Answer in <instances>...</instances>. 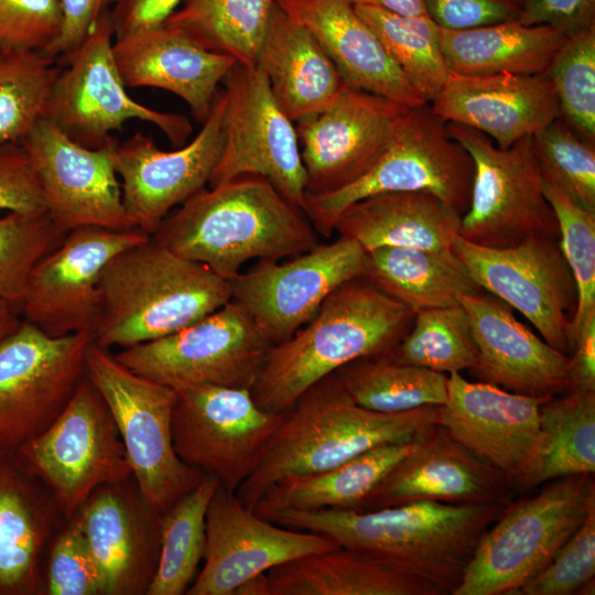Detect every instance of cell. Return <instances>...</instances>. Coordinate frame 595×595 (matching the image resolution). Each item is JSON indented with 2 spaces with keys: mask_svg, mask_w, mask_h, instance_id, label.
<instances>
[{
  "mask_svg": "<svg viewBox=\"0 0 595 595\" xmlns=\"http://www.w3.org/2000/svg\"><path fill=\"white\" fill-rule=\"evenodd\" d=\"M504 508L418 500L374 511L289 510L268 520L324 534L338 547L375 556L453 595L482 536Z\"/></svg>",
  "mask_w": 595,
  "mask_h": 595,
  "instance_id": "1",
  "label": "cell"
},
{
  "mask_svg": "<svg viewBox=\"0 0 595 595\" xmlns=\"http://www.w3.org/2000/svg\"><path fill=\"white\" fill-rule=\"evenodd\" d=\"M151 237L228 281L250 260L281 261L316 245L305 214L257 175L204 188L172 210Z\"/></svg>",
  "mask_w": 595,
  "mask_h": 595,
  "instance_id": "2",
  "label": "cell"
},
{
  "mask_svg": "<svg viewBox=\"0 0 595 595\" xmlns=\"http://www.w3.org/2000/svg\"><path fill=\"white\" fill-rule=\"evenodd\" d=\"M415 313L366 278L334 290L314 316L268 350L250 388L263 410L281 413L313 385L363 357L389 354Z\"/></svg>",
  "mask_w": 595,
  "mask_h": 595,
  "instance_id": "3",
  "label": "cell"
},
{
  "mask_svg": "<svg viewBox=\"0 0 595 595\" xmlns=\"http://www.w3.org/2000/svg\"><path fill=\"white\" fill-rule=\"evenodd\" d=\"M437 408L366 409L349 397L333 372L284 412L257 466L235 494L253 510L262 495L284 478L335 467L385 443L423 437L436 424Z\"/></svg>",
  "mask_w": 595,
  "mask_h": 595,
  "instance_id": "4",
  "label": "cell"
},
{
  "mask_svg": "<svg viewBox=\"0 0 595 595\" xmlns=\"http://www.w3.org/2000/svg\"><path fill=\"white\" fill-rule=\"evenodd\" d=\"M93 343L127 348L183 329L231 300L228 280L153 237L111 258L99 279Z\"/></svg>",
  "mask_w": 595,
  "mask_h": 595,
  "instance_id": "5",
  "label": "cell"
},
{
  "mask_svg": "<svg viewBox=\"0 0 595 595\" xmlns=\"http://www.w3.org/2000/svg\"><path fill=\"white\" fill-rule=\"evenodd\" d=\"M549 483L539 494L505 506L453 595H515L595 510L594 474Z\"/></svg>",
  "mask_w": 595,
  "mask_h": 595,
  "instance_id": "6",
  "label": "cell"
},
{
  "mask_svg": "<svg viewBox=\"0 0 595 595\" xmlns=\"http://www.w3.org/2000/svg\"><path fill=\"white\" fill-rule=\"evenodd\" d=\"M474 162L430 102L410 107L393 140L360 177L324 194H306L303 212L329 238L343 212L364 198L396 192H428L463 215L470 202Z\"/></svg>",
  "mask_w": 595,
  "mask_h": 595,
  "instance_id": "7",
  "label": "cell"
},
{
  "mask_svg": "<svg viewBox=\"0 0 595 595\" xmlns=\"http://www.w3.org/2000/svg\"><path fill=\"white\" fill-rule=\"evenodd\" d=\"M86 376L111 412L141 495L162 516L205 475L175 452L176 390L136 374L93 342L86 353Z\"/></svg>",
  "mask_w": 595,
  "mask_h": 595,
  "instance_id": "8",
  "label": "cell"
},
{
  "mask_svg": "<svg viewBox=\"0 0 595 595\" xmlns=\"http://www.w3.org/2000/svg\"><path fill=\"white\" fill-rule=\"evenodd\" d=\"M13 455L47 489L65 521L98 487L132 476L111 412L86 375L56 420Z\"/></svg>",
  "mask_w": 595,
  "mask_h": 595,
  "instance_id": "9",
  "label": "cell"
},
{
  "mask_svg": "<svg viewBox=\"0 0 595 595\" xmlns=\"http://www.w3.org/2000/svg\"><path fill=\"white\" fill-rule=\"evenodd\" d=\"M447 130L474 162L470 202L461 218L462 238L490 248L511 247L537 235L560 238L555 214L543 193L532 136L500 149L474 128L447 122Z\"/></svg>",
  "mask_w": 595,
  "mask_h": 595,
  "instance_id": "10",
  "label": "cell"
},
{
  "mask_svg": "<svg viewBox=\"0 0 595 595\" xmlns=\"http://www.w3.org/2000/svg\"><path fill=\"white\" fill-rule=\"evenodd\" d=\"M113 30L109 11L61 69L51 89L43 118L76 143L99 149L115 140L111 132L128 120L156 126L176 147L192 132L187 117L162 112L139 104L127 93L112 51Z\"/></svg>",
  "mask_w": 595,
  "mask_h": 595,
  "instance_id": "11",
  "label": "cell"
},
{
  "mask_svg": "<svg viewBox=\"0 0 595 595\" xmlns=\"http://www.w3.org/2000/svg\"><path fill=\"white\" fill-rule=\"evenodd\" d=\"M273 344L235 301L171 335L122 348L116 359L136 374L180 389H250Z\"/></svg>",
  "mask_w": 595,
  "mask_h": 595,
  "instance_id": "12",
  "label": "cell"
},
{
  "mask_svg": "<svg viewBox=\"0 0 595 595\" xmlns=\"http://www.w3.org/2000/svg\"><path fill=\"white\" fill-rule=\"evenodd\" d=\"M89 333L50 336L22 320L0 344V454H14L61 414L86 375Z\"/></svg>",
  "mask_w": 595,
  "mask_h": 595,
  "instance_id": "13",
  "label": "cell"
},
{
  "mask_svg": "<svg viewBox=\"0 0 595 595\" xmlns=\"http://www.w3.org/2000/svg\"><path fill=\"white\" fill-rule=\"evenodd\" d=\"M223 84L224 143L209 187L244 175L261 176L303 212L306 173L295 126L267 77L258 66L236 63Z\"/></svg>",
  "mask_w": 595,
  "mask_h": 595,
  "instance_id": "14",
  "label": "cell"
},
{
  "mask_svg": "<svg viewBox=\"0 0 595 595\" xmlns=\"http://www.w3.org/2000/svg\"><path fill=\"white\" fill-rule=\"evenodd\" d=\"M452 250L482 290L516 309L548 344L571 356L577 291L560 238L537 235L490 248L457 236Z\"/></svg>",
  "mask_w": 595,
  "mask_h": 595,
  "instance_id": "15",
  "label": "cell"
},
{
  "mask_svg": "<svg viewBox=\"0 0 595 595\" xmlns=\"http://www.w3.org/2000/svg\"><path fill=\"white\" fill-rule=\"evenodd\" d=\"M175 390L176 454L236 493L257 466L284 412L261 409L247 388L199 385Z\"/></svg>",
  "mask_w": 595,
  "mask_h": 595,
  "instance_id": "16",
  "label": "cell"
},
{
  "mask_svg": "<svg viewBox=\"0 0 595 595\" xmlns=\"http://www.w3.org/2000/svg\"><path fill=\"white\" fill-rule=\"evenodd\" d=\"M365 256L355 240L339 236L284 262L258 261L229 281L231 300L277 345L306 324L339 285L363 277Z\"/></svg>",
  "mask_w": 595,
  "mask_h": 595,
  "instance_id": "17",
  "label": "cell"
},
{
  "mask_svg": "<svg viewBox=\"0 0 595 595\" xmlns=\"http://www.w3.org/2000/svg\"><path fill=\"white\" fill-rule=\"evenodd\" d=\"M225 109L221 89L197 136L173 151L161 150L142 132L112 144L111 163L136 228L152 236L175 207L206 188L223 150Z\"/></svg>",
  "mask_w": 595,
  "mask_h": 595,
  "instance_id": "18",
  "label": "cell"
},
{
  "mask_svg": "<svg viewBox=\"0 0 595 595\" xmlns=\"http://www.w3.org/2000/svg\"><path fill=\"white\" fill-rule=\"evenodd\" d=\"M139 229L83 226L33 268L20 304L22 318L50 336L91 335L99 316V279L120 251L147 240Z\"/></svg>",
  "mask_w": 595,
  "mask_h": 595,
  "instance_id": "19",
  "label": "cell"
},
{
  "mask_svg": "<svg viewBox=\"0 0 595 595\" xmlns=\"http://www.w3.org/2000/svg\"><path fill=\"white\" fill-rule=\"evenodd\" d=\"M409 108L343 84L321 112L298 121L306 194L336 191L367 172L393 140Z\"/></svg>",
  "mask_w": 595,
  "mask_h": 595,
  "instance_id": "20",
  "label": "cell"
},
{
  "mask_svg": "<svg viewBox=\"0 0 595 595\" xmlns=\"http://www.w3.org/2000/svg\"><path fill=\"white\" fill-rule=\"evenodd\" d=\"M550 398L511 392L451 372L436 423L504 475L515 490L523 491L540 444V407Z\"/></svg>",
  "mask_w": 595,
  "mask_h": 595,
  "instance_id": "21",
  "label": "cell"
},
{
  "mask_svg": "<svg viewBox=\"0 0 595 595\" xmlns=\"http://www.w3.org/2000/svg\"><path fill=\"white\" fill-rule=\"evenodd\" d=\"M116 141L88 149L41 118L20 142L37 175L46 213L60 230L68 232L83 226L136 229L110 159Z\"/></svg>",
  "mask_w": 595,
  "mask_h": 595,
  "instance_id": "22",
  "label": "cell"
},
{
  "mask_svg": "<svg viewBox=\"0 0 595 595\" xmlns=\"http://www.w3.org/2000/svg\"><path fill=\"white\" fill-rule=\"evenodd\" d=\"M339 548L331 538L263 519L219 485L206 512L203 566L187 595H235L248 580L296 558Z\"/></svg>",
  "mask_w": 595,
  "mask_h": 595,
  "instance_id": "23",
  "label": "cell"
},
{
  "mask_svg": "<svg viewBox=\"0 0 595 595\" xmlns=\"http://www.w3.org/2000/svg\"><path fill=\"white\" fill-rule=\"evenodd\" d=\"M100 571L104 595H148L161 550V515L134 478L98 487L75 513Z\"/></svg>",
  "mask_w": 595,
  "mask_h": 595,
  "instance_id": "24",
  "label": "cell"
},
{
  "mask_svg": "<svg viewBox=\"0 0 595 595\" xmlns=\"http://www.w3.org/2000/svg\"><path fill=\"white\" fill-rule=\"evenodd\" d=\"M513 490L504 475L436 423L356 511H374L418 500L506 506Z\"/></svg>",
  "mask_w": 595,
  "mask_h": 595,
  "instance_id": "25",
  "label": "cell"
},
{
  "mask_svg": "<svg viewBox=\"0 0 595 595\" xmlns=\"http://www.w3.org/2000/svg\"><path fill=\"white\" fill-rule=\"evenodd\" d=\"M458 303L478 349L472 371L478 381L533 397L569 390L571 357L533 334L505 302L482 290L461 296Z\"/></svg>",
  "mask_w": 595,
  "mask_h": 595,
  "instance_id": "26",
  "label": "cell"
},
{
  "mask_svg": "<svg viewBox=\"0 0 595 595\" xmlns=\"http://www.w3.org/2000/svg\"><path fill=\"white\" fill-rule=\"evenodd\" d=\"M430 105L444 121L474 128L488 136L500 149L536 134L561 118L555 89L547 73H451Z\"/></svg>",
  "mask_w": 595,
  "mask_h": 595,
  "instance_id": "27",
  "label": "cell"
},
{
  "mask_svg": "<svg viewBox=\"0 0 595 595\" xmlns=\"http://www.w3.org/2000/svg\"><path fill=\"white\" fill-rule=\"evenodd\" d=\"M112 51L127 88L167 90L182 98L201 123L212 111L220 91L218 85L237 63L166 24L115 39Z\"/></svg>",
  "mask_w": 595,
  "mask_h": 595,
  "instance_id": "28",
  "label": "cell"
},
{
  "mask_svg": "<svg viewBox=\"0 0 595 595\" xmlns=\"http://www.w3.org/2000/svg\"><path fill=\"white\" fill-rule=\"evenodd\" d=\"M306 28L336 66L345 85L408 107L428 101L409 83L378 36L347 0H274Z\"/></svg>",
  "mask_w": 595,
  "mask_h": 595,
  "instance_id": "29",
  "label": "cell"
},
{
  "mask_svg": "<svg viewBox=\"0 0 595 595\" xmlns=\"http://www.w3.org/2000/svg\"><path fill=\"white\" fill-rule=\"evenodd\" d=\"M65 520L13 454H0V595H46L45 554Z\"/></svg>",
  "mask_w": 595,
  "mask_h": 595,
  "instance_id": "30",
  "label": "cell"
},
{
  "mask_svg": "<svg viewBox=\"0 0 595 595\" xmlns=\"http://www.w3.org/2000/svg\"><path fill=\"white\" fill-rule=\"evenodd\" d=\"M283 112L298 122L321 112L342 77L314 35L275 3L257 64Z\"/></svg>",
  "mask_w": 595,
  "mask_h": 595,
  "instance_id": "31",
  "label": "cell"
},
{
  "mask_svg": "<svg viewBox=\"0 0 595 595\" xmlns=\"http://www.w3.org/2000/svg\"><path fill=\"white\" fill-rule=\"evenodd\" d=\"M461 218L434 194L385 193L346 208L334 232L355 240L366 252L383 247L450 250L459 236Z\"/></svg>",
  "mask_w": 595,
  "mask_h": 595,
  "instance_id": "32",
  "label": "cell"
},
{
  "mask_svg": "<svg viewBox=\"0 0 595 595\" xmlns=\"http://www.w3.org/2000/svg\"><path fill=\"white\" fill-rule=\"evenodd\" d=\"M266 574L269 595H444L424 578L343 547L296 558Z\"/></svg>",
  "mask_w": 595,
  "mask_h": 595,
  "instance_id": "33",
  "label": "cell"
},
{
  "mask_svg": "<svg viewBox=\"0 0 595 595\" xmlns=\"http://www.w3.org/2000/svg\"><path fill=\"white\" fill-rule=\"evenodd\" d=\"M423 437L385 443L335 467L284 478L262 495L253 512L268 520L274 513L289 510H358L380 480L413 452Z\"/></svg>",
  "mask_w": 595,
  "mask_h": 595,
  "instance_id": "34",
  "label": "cell"
},
{
  "mask_svg": "<svg viewBox=\"0 0 595 595\" xmlns=\"http://www.w3.org/2000/svg\"><path fill=\"white\" fill-rule=\"evenodd\" d=\"M567 37L549 24L519 21L440 31L447 67L459 75L544 74Z\"/></svg>",
  "mask_w": 595,
  "mask_h": 595,
  "instance_id": "35",
  "label": "cell"
},
{
  "mask_svg": "<svg viewBox=\"0 0 595 595\" xmlns=\"http://www.w3.org/2000/svg\"><path fill=\"white\" fill-rule=\"evenodd\" d=\"M363 278L414 313L482 291L452 249L377 248L366 252Z\"/></svg>",
  "mask_w": 595,
  "mask_h": 595,
  "instance_id": "36",
  "label": "cell"
},
{
  "mask_svg": "<svg viewBox=\"0 0 595 595\" xmlns=\"http://www.w3.org/2000/svg\"><path fill=\"white\" fill-rule=\"evenodd\" d=\"M540 407V444L523 491L595 472V390H566Z\"/></svg>",
  "mask_w": 595,
  "mask_h": 595,
  "instance_id": "37",
  "label": "cell"
},
{
  "mask_svg": "<svg viewBox=\"0 0 595 595\" xmlns=\"http://www.w3.org/2000/svg\"><path fill=\"white\" fill-rule=\"evenodd\" d=\"M274 0H184L163 23L204 48L256 66Z\"/></svg>",
  "mask_w": 595,
  "mask_h": 595,
  "instance_id": "38",
  "label": "cell"
},
{
  "mask_svg": "<svg viewBox=\"0 0 595 595\" xmlns=\"http://www.w3.org/2000/svg\"><path fill=\"white\" fill-rule=\"evenodd\" d=\"M335 374L349 397L372 411L442 405L447 398L446 374L397 361L389 354L358 358Z\"/></svg>",
  "mask_w": 595,
  "mask_h": 595,
  "instance_id": "39",
  "label": "cell"
},
{
  "mask_svg": "<svg viewBox=\"0 0 595 595\" xmlns=\"http://www.w3.org/2000/svg\"><path fill=\"white\" fill-rule=\"evenodd\" d=\"M220 485L205 474L161 516L159 565L148 595H183L197 575L206 544V512Z\"/></svg>",
  "mask_w": 595,
  "mask_h": 595,
  "instance_id": "40",
  "label": "cell"
},
{
  "mask_svg": "<svg viewBox=\"0 0 595 595\" xmlns=\"http://www.w3.org/2000/svg\"><path fill=\"white\" fill-rule=\"evenodd\" d=\"M354 8L414 89L432 101L451 74L441 47V28L428 13L402 15L371 6Z\"/></svg>",
  "mask_w": 595,
  "mask_h": 595,
  "instance_id": "41",
  "label": "cell"
},
{
  "mask_svg": "<svg viewBox=\"0 0 595 595\" xmlns=\"http://www.w3.org/2000/svg\"><path fill=\"white\" fill-rule=\"evenodd\" d=\"M389 356L444 374L473 371L478 364V349L461 304L416 312L410 329Z\"/></svg>",
  "mask_w": 595,
  "mask_h": 595,
  "instance_id": "42",
  "label": "cell"
},
{
  "mask_svg": "<svg viewBox=\"0 0 595 595\" xmlns=\"http://www.w3.org/2000/svg\"><path fill=\"white\" fill-rule=\"evenodd\" d=\"M42 52H0V145L20 143L43 118L61 68Z\"/></svg>",
  "mask_w": 595,
  "mask_h": 595,
  "instance_id": "43",
  "label": "cell"
},
{
  "mask_svg": "<svg viewBox=\"0 0 595 595\" xmlns=\"http://www.w3.org/2000/svg\"><path fill=\"white\" fill-rule=\"evenodd\" d=\"M595 144L578 137L558 118L532 136L542 178L580 207L595 213Z\"/></svg>",
  "mask_w": 595,
  "mask_h": 595,
  "instance_id": "44",
  "label": "cell"
},
{
  "mask_svg": "<svg viewBox=\"0 0 595 595\" xmlns=\"http://www.w3.org/2000/svg\"><path fill=\"white\" fill-rule=\"evenodd\" d=\"M547 74L561 118L578 137L595 144V25L569 36Z\"/></svg>",
  "mask_w": 595,
  "mask_h": 595,
  "instance_id": "45",
  "label": "cell"
},
{
  "mask_svg": "<svg viewBox=\"0 0 595 595\" xmlns=\"http://www.w3.org/2000/svg\"><path fill=\"white\" fill-rule=\"evenodd\" d=\"M65 235L46 212L0 217V298L20 306L33 268Z\"/></svg>",
  "mask_w": 595,
  "mask_h": 595,
  "instance_id": "46",
  "label": "cell"
},
{
  "mask_svg": "<svg viewBox=\"0 0 595 595\" xmlns=\"http://www.w3.org/2000/svg\"><path fill=\"white\" fill-rule=\"evenodd\" d=\"M542 187L555 214L560 246L576 285L575 339L576 332L595 317V213L580 207L544 180Z\"/></svg>",
  "mask_w": 595,
  "mask_h": 595,
  "instance_id": "47",
  "label": "cell"
},
{
  "mask_svg": "<svg viewBox=\"0 0 595 595\" xmlns=\"http://www.w3.org/2000/svg\"><path fill=\"white\" fill-rule=\"evenodd\" d=\"M45 588L46 595H104L100 571L76 516L51 542Z\"/></svg>",
  "mask_w": 595,
  "mask_h": 595,
  "instance_id": "48",
  "label": "cell"
},
{
  "mask_svg": "<svg viewBox=\"0 0 595 595\" xmlns=\"http://www.w3.org/2000/svg\"><path fill=\"white\" fill-rule=\"evenodd\" d=\"M595 576V510L556 551L550 563L515 595H571Z\"/></svg>",
  "mask_w": 595,
  "mask_h": 595,
  "instance_id": "49",
  "label": "cell"
},
{
  "mask_svg": "<svg viewBox=\"0 0 595 595\" xmlns=\"http://www.w3.org/2000/svg\"><path fill=\"white\" fill-rule=\"evenodd\" d=\"M62 26L61 0H0V52L46 54Z\"/></svg>",
  "mask_w": 595,
  "mask_h": 595,
  "instance_id": "50",
  "label": "cell"
},
{
  "mask_svg": "<svg viewBox=\"0 0 595 595\" xmlns=\"http://www.w3.org/2000/svg\"><path fill=\"white\" fill-rule=\"evenodd\" d=\"M0 210L46 212L37 175L21 143L0 145Z\"/></svg>",
  "mask_w": 595,
  "mask_h": 595,
  "instance_id": "51",
  "label": "cell"
},
{
  "mask_svg": "<svg viewBox=\"0 0 595 595\" xmlns=\"http://www.w3.org/2000/svg\"><path fill=\"white\" fill-rule=\"evenodd\" d=\"M524 0H425L426 13L442 29L459 30L518 21Z\"/></svg>",
  "mask_w": 595,
  "mask_h": 595,
  "instance_id": "52",
  "label": "cell"
},
{
  "mask_svg": "<svg viewBox=\"0 0 595 595\" xmlns=\"http://www.w3.org/2000/svg\"><path fill=\"white\" fill-rule=\"evenodd\" d=\"M111 3L112 0H61L62 31L46 55L67 64Z\"/></svg>",
  "mask_w": 595,
  "mask_h": 595,
  "instance_id": "53",
  "label": "cell"
},
{
  "mask_svg": "<svg viewBox=\"0 0 595 595\" xmlns=\"http://www.w3.org/2000/svg\"><path fill=\"white\" fill-rule=\"evenodd\" d=\"M518 21L549 24L571 36L595 25V0H524Z\"/></svg>",
  "mask_w": 595,
  "mask_h": 595,
  "instance_id": "54",
  "label": "cell"
},
{
  "mask_svg": "<svg viewBox=\"0 0 595 595\" xmlns=\"http://www.w3.org/2000/svg\"><path fill=\"white\" fill-rule=\"evenodd\" d=\"M184 0H112L109 18L113 36L163 24Z\"/></svg>",
  "mask_w": 595,
  "mask_h": 595,
  "instance_id": "55",
  "label": "cell"
},
{
  "mask_svg": "<svg viewBox=\"0 0 595 595\" xmlns=\"http://www.w3.org/2000/svg\"><path fill=\"white\" fill-rule=\"evenodd\" d=\"M570 357L569 390H595V317L576 332Z\"/></svg>",
  "mask_w": 595,
  "mask_h": 595,
  "instance_id": "56",
  "label": "cell"
},
{
  "mask_svg": "<svg viewBox=\"0 0 595 595\" xmlns=\"http://www.w3.org/2000/svg\"><path fill=\"white\" fill-rule=\"evenodd\" d=\"M353 6H371L402 15L426 13L425 0H347Z\"/></svg>",
  "mask_w": 595,
  "mask_h": 595,
  "instance_id": "57",
  "label": "cell"
},
{
  "mask_svg": "<svg viewBox=\"0 0 595 595\" xmlns=\"http://www.w3.org/2000/svg\"><path fill=\"white\" fill-rule=\"evenodd\" d=\"M22 320L20 306L0 298V344L20 326Z\"/></svg>",
  "mask_w": 595,
  "mask_h": 595,
  "instance_id": "58",
  "label": "cell"
},
{
  "mask_svg": "<svg viewBox=\"0 0 595 595\" xmlns=\"http://www.w3.org/2000/svg\"><path fill=\"white\" fill-rule=\"evenodd\" d=\"M235 595H269L267 574H259L240 585Z\"/></svg>",
  "mask_w": 595,
  "mask_h": 595,
  "instance_id": "59",
  "label": "cell"
}]
</instances>
